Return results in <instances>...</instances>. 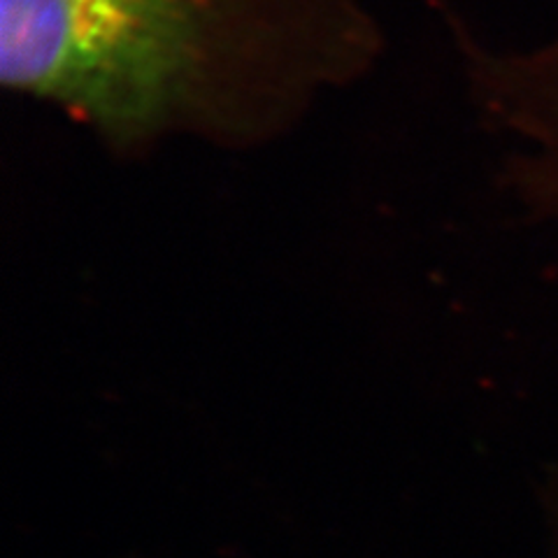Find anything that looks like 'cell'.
Wrapping results in <instances>:
<instances>
[{"instance_id": "cell-1", "label": "cell", "mask_w": 558, "mask_h": 558, "mask_svg": "<svg viewBox=\"0 0 558 558\" xmlns=\"http://www.w3.org/2000/svg\"><path fill=\"white\" fill-rule=\"evenodd\" d=\"M373 0H0V82L117 151L258 143L368 82Z\"/></svg>"}, {"instance_id": "cell-2", "label": "cell", "mask_w": 558, "mask_h": 558, "mask_svg": "<svg viewBox=\"0 0 558 558\" xmlns=\"http://www.w3.org/2000/svg\"><path fill=\"white\" fill-rule=\"evenodd\" d=\"M465 92L480 112L523 143L521 178L558 205V35L526 47H494L451 5L440 10Z\"/></svg>"}]
</instances>
